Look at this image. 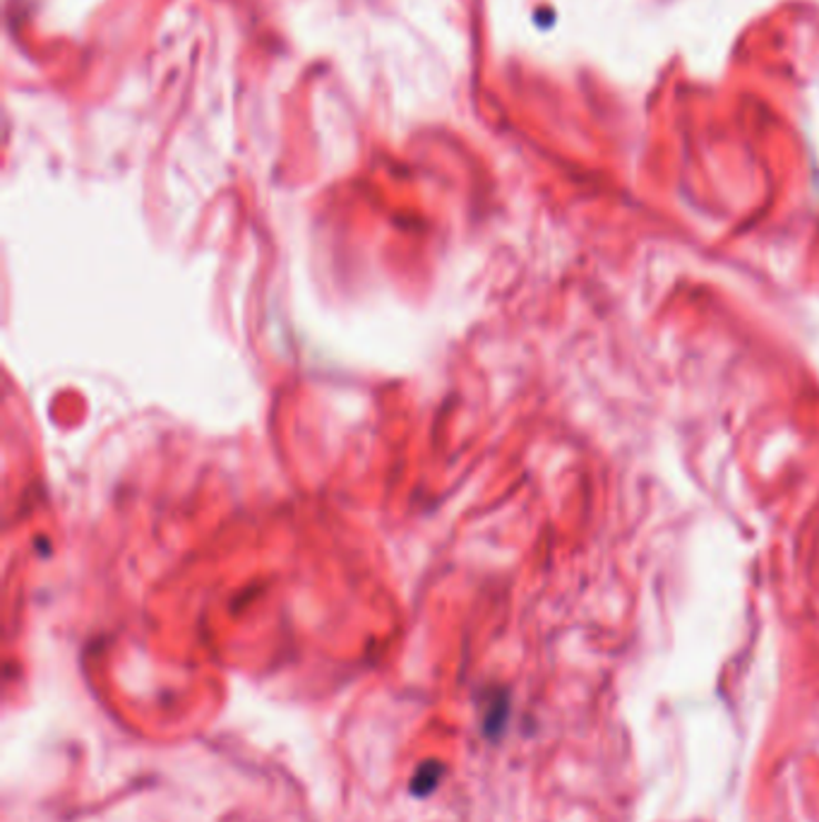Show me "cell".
Here are the masks:
<instances>
[{"mask_svg":"<svg viewBox=\"0 0 819 822\" xmlns=\"http://www.w3.org/2000/svg\"><path fill=\"white\" fill-rule=\"evenodd\" d=\"M443 777H445L443 762H437V760L423 762L421 768L414 772L412 782H408V791H412V796L416 799H428L437 791V787H441Z\"/></svg>","mask_w":819,"mask_h":822,"instance_id":"6da1fadb","label":"cell"},{"mask_svg":"<svg viewBox=\"0 0 819 822\" xmlns=\"http://www.w3.org/2000/svg\"><path fill=\"white\" fill-rule=\"evenodd\" d=\"M507 717H509V702H507V696H493V700L488 702L486 712H484V733L488 735V739H501L505 727H507Z\"/></svg>","mask_w":819,"mask_h":822,"instance_id":"7a4b0ae2","label":"cell"}]
</instances>
